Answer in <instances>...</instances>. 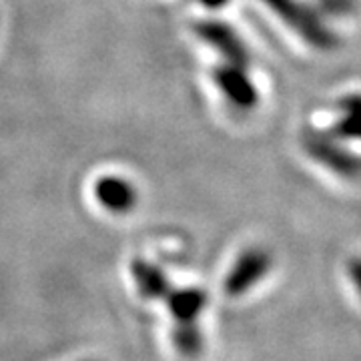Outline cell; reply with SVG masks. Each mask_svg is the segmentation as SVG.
Listing matches in <instances>:
<instances>
[{
	"mask_svg": "<svg viewBox=\"0 0 361 361\" xmlns=\"http://www.w3.org/2000/svg\"><path fill=\"white\" fill-rule=\"evenodd\" d=\"M287 28L317 51H334L339 39L325 25L322 14L301 0H261Z\"/></svg>",
	"mask_w": 361,
	"mask_h": 361,
	"instance_id": "1",
	"label": "cell"
},
{
	"mask_svg": "<svg viewBox=\"0 0 361 361\" xmlns=\"http://www.w3.org/2000/svg\"><path fill=\"white\" fill-rule=\"evenodd\" d=\"M303 147L307 155L322 167L331 171L343 179L361 177V155L345 147V141H339L327 130H310L303 137Z\"/></svg>",
	"mask_w": 361,
	"mask_h": 361,
	"instance_id": "2",
	"label": "cell"
},
{
	"mask_svg": "<svg viewBox=\"0 0 361 361\" xmlns=\"http://www.w3.org/2000/svg\"><path fill=\"white\" fill-rule=\"evenodd\" d=\"M273 259L271 253L263 247H249L243 251L237 261L233 263V267L225 277L223 289L229 297H241L247 291H251L257 283L265 279V275L271 271Z\"/></svg>",
	"mask_w": 361,
	"mask_h": 361,
	"instance_id": "3",
	"label": "cell"
},
{
	"mask_svg": "<svg viewBox=\"0 0 361 361\" xmlns=\"http://www.w3.org/2000/svg\"><path fill=\"white\" fill-rule=\"evenodd\" d=\"M213 78L225 99L241 111H251L259 103V92L245 73V66L221 65L213 71Z\"/></svg>",
	"mask_w": 361,
	"mask_h": 361,
	"instance_id": "4",
	"label": "cell"
},
{
	"mask_svg": "<svg viewBox=\"0 0 361 361\" xmlns=\"http://www.w3.org/2000/svg\"><path fill=\"white\" fill-rule=\"evenodd\" d=\"M195 32L199 35V39L205 40L207 44H211L215 51H219L227 59L229 65H249V51H247V47L227 23H221V20H201V23L195 25Z\"/></svg>",
	"mask_w": 361,
	"mask_h": 361,
	"instance_id": "5",
	"label": "cell"
},
{
	"mask_svg": "<svg viewBox=\"0 0 361 361\" xmlns=\"http://www.w3.org/2000/svg\"><path fill=\"white\" fill-rule=\"evenodd\" d=\"M94 197L111 213H129L137 207L139 193L133 183L116 175H104L94 183Z\"/></svg>",
	"mask_w": 361,
	"mask_h": 361,
	"instance_id": "6",
	"label": "cell"
},
{
	"mask_svg": "<svg viewBox=\"0 0 361 361\" xmlns=\"http://www.w3.org/2000/svg\"><path fill=\"white\" fill-rule=\"evenodd\" d=\"M175 323H195L207 305V293L199 287L169 289L163 299Z\"/></svg>",
	"mask_w": 361,
	"mask_h": 361,
	"instance_id": "7",
	"label": "cell"
},
{
	"mask_svg": "<svg viewBox=\"0 0 361 361\" xmlns=\"http://www.w3.org/2000/svg\"><path fill=\"white\" fill-rule=\"evenodd\" d=\"M336 123L331 125V133L339 141L361 142V92H349L337 101Z\"/></svg>",
	"mask_w": 361,
	"mask_h": 361,
	"instance_id": "8",
	"label": "cell"
},
{
	"mask_svg": "<svg viewBox=\"0 0 361 361\" xmlns=\"http://www.w3.org/2000/svg\"><path fill=\"white\" fill-rule=\"evenodd\" d=\"M130 273H133L135 285H137L142 299L161 301V299H165L169 289H171V283H169L167 275L163 273V269L149 263V261H145V259H135L130 265Z\"/></svg>",
	"mask_w": 361,
	"mask_h": 361,
	"instance_id": "9",
	"label": "cell"
},
{
	"mask_svg": "<svg viewBox=\"0 0 361 361\" xmlns=\"http://www.w3.org/2000/svg\"><path fill=\"white\" fill-rule=\"evenodd\" d=\"M173 343L183 357H197L203 351V334L195 323H175Z\"/></svg>",
	"mask_w": 361,
	"mask_h": 361,
	"instance_id": "10",
	"label": "cell"
},
{
	"mask_svg": "<svg viewBox=\"0 0 361 361\" xmlns=\"http://www.w3.org/2000/svg\"><path fill=\"white\" fill-rule=\"evenodd\" d=\"M319 11L331 16H345V14L353 13L355 2L353 0H317Z\"/></svg>",
	"mask_w": 361,
	"mask_h": 361,
	"instance_id": "11",
	"label": "cell"
},
{
	"mask_svg": "<svg viewBox=\"0 0 361 361\" xmlns=\"http://www.w3.org/2000/svg\"><path fill=\"white\" fill-rule=\"evenodd\" d=\"M345 273H348L349 285L353 287L355 295L360 297L361 301V257H351L345 265Z\"/></svg>",
	"mask_w": 361,
	"mask_h": 361,
	"instance_id": "12",
	"label": "cell"
},
{
	"mask_svg": "<svg viewBox=\"0 0 361 361\" xmlns=\"http://www.w3.org/2000/svg\"><path fill=\"white\" fill-rule=\"evenodd\" d=\"M205 6H209V8H221V6H225L229 0H201Z\"/></svg>",
	"mask_w": 361,
	"mask_h": 361,
	"instance_id": "13",
	"label": "cell"
}]
</instances>
